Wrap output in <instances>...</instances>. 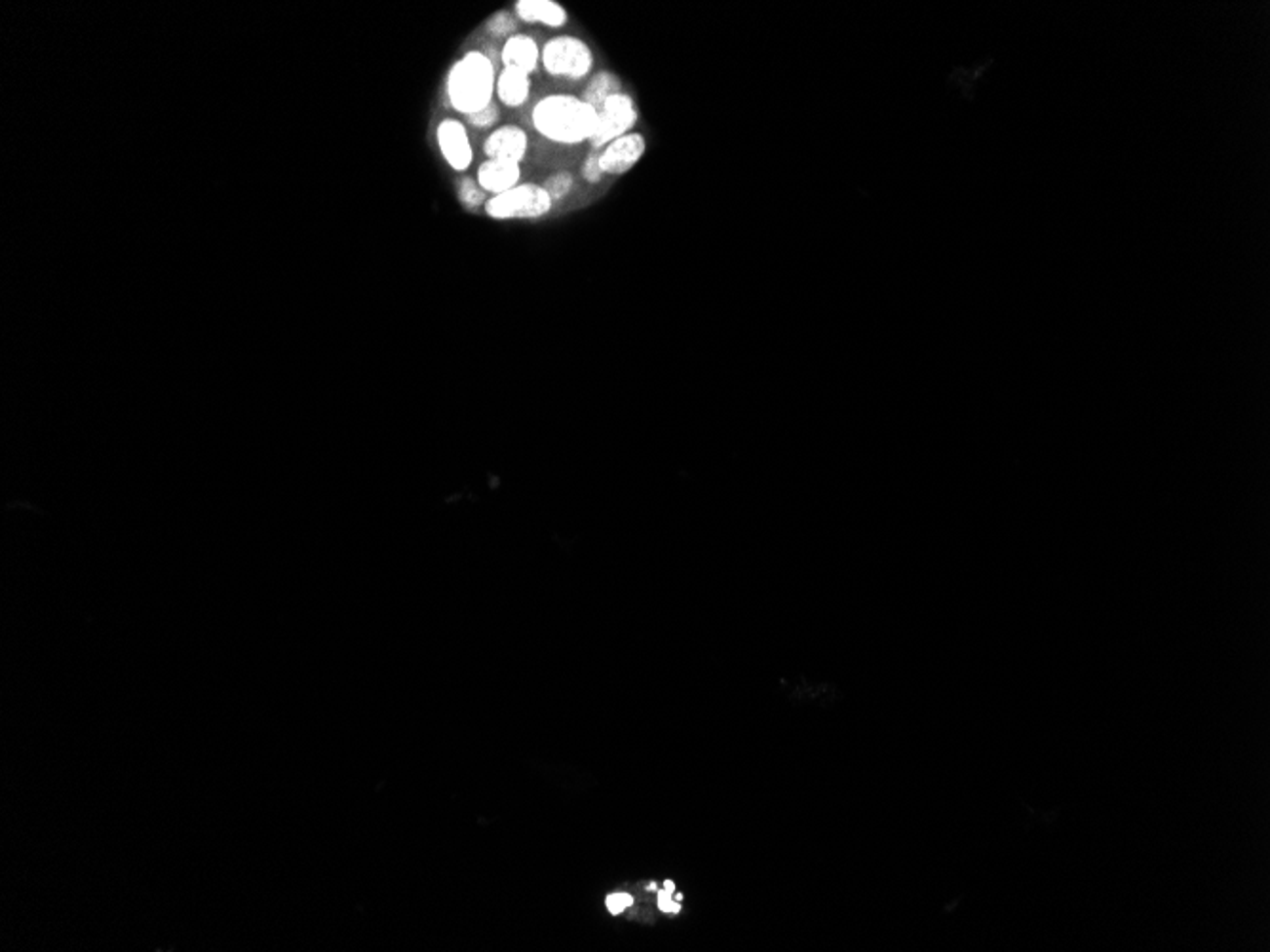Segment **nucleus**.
Here are the masks:
<instances>
[{
	"instance_id": "obj_1",
	"label": "nucleus",
	"mask_w": 1270,
	"mask_h": 952,
	"mask_svg": "<svg viewBox=\"0 0 1270 952\" xmlns=\"http://www.w3.org/2000/svg\"><path fill=\"white\" fill-rule=\"evenodd\" d=\"M536 134L560 145H580L592 141L598 132V110L582 98L571 94H552L542 98L531 112Z\"/></svg>"
},
{
	"instance_id": "obj_2",
	"label": "nucleus",
	"mask_w": 1270,
	"mask_h": 952,
	"mask_svg": "<svg viewBox=\"0 0 1270 952\" xmlns=\"http://www.w3.org/2000/svg\"><path fill=\"white\" fill-rule=\"evenodd\" d=\"M496 84V71L493 60L478 50L464 54L453 63L448 76V98L451 107L470 116L493 103Z\"/></svg>"
},
{
	"instance_id": "obj_3",
	"label": "nucleus",
	"mask_w": 1270,
	"mask_h": 952,
	"mask_svg": "<svg viewBox=\"0 0 1270 952\" xmlns=\"http://www.w3.org/2000/svg\"><path fill=\"white\" fill-rule=\"evenodd\" d=\"M540 63L550 76L578 82L592 73L594 52L582 38L561 35L540 48Z\"/></svg>"
},
{
	"instance_id": "obj_4",
	"label": "nucleus",
	"mask_w": 1270,
	"mask_h": 952,
	"mask_svg": "<svg viewBox=\"0 0 1270 952\" xmlns=\"http://www.w3.org/2000/svg\"><path fill=\"white\" fill-rule=\"evenodd\" d=\"M554 202L542 184H518L486 202L491 219H538L550 214Z\"/></svg>"
},
{
	"instance_id": "obj_5",
	"label": "nucleus",
	"mask_w": 1270,
	"mask_h": 952,
	"mask_svg": "<svg viewBox=\"0 0 1270 952\" xmlns=\"http://www.w3.org/2000/svg\"><path fill=\"white\" fill-rule=\"evenodd\" d=\"M598 132H596L594 139L590 141V145L594 150H601V148L607 147L611 141L630 134L635 122H637V118H639V112H637L634 98L620 92V94H615L613 98H609L603 103V107L598 110Z\"/></svg>"
},
{
	"instance_id": "obj_6",
	"label": "nucleus",
	"mask_w": 1270,
	"mask_h": 952,
	"mask_svg": "<svg viewBox=\"0 0 1270 952\" xmlns=\"http://www.w3.org/2000/svg\"><path fill=\"white\" fill-rule=\"evenodd\" d=\"M645 150L647 141L639 132H630L611 141L599 152V166L603 170V176H622L630 172L643 158Z\"/></svg>"
},
{
	"instance_id": "obj_7",
	"label": "nucleus",
	"mask_w": 1270,
	"mask_h": 952,
	"mask_svg": "<svg viewBox=\"0 0 1270 952\" xmlns=\"http://www.w3.org/2000/svg\"><path fill=\"white\" fill-rule=\"evenodd\" d=\"M436 138L449 166L455 172H466L474 160V152L464 124L453 118H446L438 126Z\"/></svg>"
},
{
	"instance_id": "obj_8",
	"label": "nucleus",
	"mask_w": 1270,
	"mask_h": 952,
	"mask_svg": "<svg viewBox=\"0 0 1270 952\" xmlns=\"http://www.w3.org/2000/svg\"><path fill=\"white\" fill-rule=\"evenodd\" d=\"M529 145V138L520 126H502L496 128L484 143V152L489 160H508L520 164L524 160Z\"/></svg>"
},
{
	"instance_id": "obj_9",
	"label": "nucleus",
	"mask_w": 1270,
	"mask_h": 952,
	"mask_svg": "<svg viewBox=\"0 0 1270 952\" xmlns=\"http://www.w3.org/2000/svg\"><path fill=\"white\" fill-rule=\"evenodd\" d=\"M500 61L508 69H518L531 76L540 63V48L529 35H514L504 42Z\"/></svg>"
},
{
	"instance_id": "obj_10",
	"label": "nucleus",
	"mask_w": 1270,
	"mask_h": 952,
	"mask_svg": "<svg viewBox=\"0 0 1270 952\" xmlns=\"http://www.w3.org/2000/svg\"><path fill=\"white\" fill-rule=\"evenodd\" d=\"M520 178V164L508 160H486L478 170V184L495 196L518 186Z\"/></svg>"
},
{
	"instance_id": "obj_11",
	"label": "nucleus",
	"mask_w": 1270,
	"mask_h": 952,
	"mask_svg": "<svg viewBox=\"0 0 1270 952\" xmlns=\"http://www.w3.org/2000/svg\"><path fill=\"white\" fill-rule=\"evenodd\" d=\"M514 10L525 23H540L552 29H560L569 20L567 10L554 0H518Z\"/></svg>"
},
{
	"instance_id": "obj_12",
	"label": "nucleus",
	"mask_w": 1270,
	"mask_h": 952,
	"mask_svg": "<svg viewBox=\"0 0 1270 952\" xmlns=\"http://www.w3.org/2000/svg\"><path fill=\"white\" fill-rule=\"evenodd\" d=\"M495 94L498 101L506 107H522L525 101L529 99L531 94V80L529 74L522 73L518 69H508L504 67L495 84Z\"/></svg>"
},
{
	"instance_id": "obj_13",
	"label": "nucleus",
	"mask_w": 1270,
	"mask_h": 952,
	"mask_svg": "<svg viewBox=\"0 0 1270 952\" xmlns=\"http://www.w3.org/2000/svg\"><path fill=\"white\" fill-rule=\"evenodd\" d=\"M622 92V82L620 78L611 71H599L594 74L582 94V99L590 103L594 109L599 110L603 103L613 98L615 94Z\"/></svg>"
},
{
	"instance_id": "obj_14",
	"label": "nucleus",
	"mask_w": 1270,
	"mask_h": 952,
	"mask_svg": "<svg viewBox=\"0 0 1270 952\" xmlns=\"http://www.w3.org/2000/svg\"><path fill=\"white\" fill-rule=\"evenodd\" d=\"M516 27H518V23H516L514 16L510 12H504V10L493 14L486 23V31L493 38L514 37Z\"/></svg>"
},
{
	"instance_id": "obj_15",
	"label": "nucleus",
	"mask_w": 1270,
	"mask_h": 952,
	"mask_svg": "<svg viewBox=\"0 0 1270 952\" xmlns=\"http://www.w3.org/2000/svg\"><path fill=\"white\" fill-rule=\"evenodd\" d=\"M542 186H544V190L548 192V196L552 198V202L563 200V198L573 190V186H575V176H573L571 172H565V170H563V172H556L554 176H550V178L544 181Z\"/></svg>"
},
{
	"instance_id": "obj_16",
	"label": "nucleus",
	"mask_w": 1270,
	"mask_h": 952,
	"mask_svg": "<svg viewBox=\"0 0 1270 952\" xmlns=\"http://www.w3.org/2000/svg\"><path fill=\"white\" fill-rule=\"evenodd\" d=\"M458 196H460V202H462L466 208H470V210L480 208V206H484L487 202L486 190H484L480 184L476 183L474 179H470V178H464V179L460 181Z\"/></svg>"
},
{
	"instance_id": "obj_17",
	"label": "nucleus",
	"mask_w": 1270,
	"mask_h": 952,
	"mask_svg": "<svg viewBox=\"0 0 1270 952\" xmlns=\"http://www.w3.org/2000/svg\"><path fill=\"white\" fill-rule=\"evenodd\" d=\"M498 116H500L498 105L493 101V103L487 105L486 109L478 110V112H474V114H470V116H466V118H468V124H470V126L480 128V130H486V128H491V126L496 124Z\"/></svg>"
},
{
	"instance_id": "obj_18",
	"label": "nucleus",
	"mask_w": 1270,
	"mask_h": 952,
	"mask_svg": "<svg viewBox=\"0 0 1270 952\" xmlns=\"http://www.w3.org/2000/svg\"><path fill=\"white\" fill-rule=\"evenodd\" d=\"M673 892H675L673 882H666L664 888L658 892V897H656L658 909L664 911V913H670V915H675V913L681 911V903H677L672 899Z\"/></svg>"
},
{
	"instance_id": "obj_19",
	"label": "nucleus",
	"mask_w": 1270,
	"mask_h": 952,
	"mask_svg": "<svg viewBox=\"0 0 1270 952\" xmlns=\"http://www.w3.org/2000/svg\"><path fill=\"white\" fill-rule=\"evenodd\" d=\"M582 178H584L588 183H599V181H601V178H603V170H601V166H599L598 150H592V152L588 154V158L584 160V164H582Z\"/></svg>"
},
{
	"instance_id": "obj_20",
	"label": "nucleus",
	"mask_w": 1270,
	"mask_h": 952,
	"mask_svg": "<svg viewBox=\"0 0 1270 952\" xmlns=\"http://www.w3.org/2000/svg\"><path fill=\"white\" fill-rule=\"evenodd\" d=\"M632 905H634V897L630 893H624V892L622 893H613V895L607 897V909H609L611 915H620L626 909H630Z\"/></svg>"
}]
</instances>
